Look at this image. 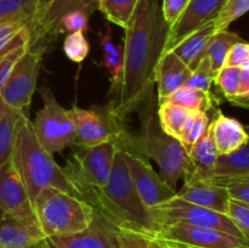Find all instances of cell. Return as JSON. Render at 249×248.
<instances>
[{"label": "cell", "instance_id": "obj_16", "mask_svg": "<svg viewBox=\"0 0 249 248\" xmlns=\"http://www.w3.org/2000/svg\"><path fill=\"white\" fill-rule=\"evenodd\" d=\"M177 196L196 206L213 209L228 214L230 196L226 187L216 185L208 180L185 179L184 186Z\"/></svg>", "mask_w": 249, "mask_h": 248}, {"label": "cell", "instance_id": "obj_9", "mask_svg": "<svg viewBox=\"0 0 249 248\" xmlns=\"http://www.w3.org/2000/svg\"><path fill=\"white\" fill-rule=\"evenodd\" d=\"M155 240L186 248H249L246 240L215 229L189 224H167L151 233Z\"/></svg>", "mask_w": 249, "mask_h": 248}, {"label": "cell", "instance_id": "obj_3", "mask_svg": "<svg viewBox=\"0 0 249 248\" xmlns=\"http://www.w3.org/2000/svg\"><path fill=\"white\" fill-rule=\"evenodd\" d=\"M11 162L26 186L32 203L45 187H55L82 198L65 169L53 159V153L39 142L26 112L21 114L17 123Z\"/></svg>", "mask_w": 249, "mask_h": 248}, {"label": "cell", "instance_id": "obj_34", "mask_svg": "<svg viewBox=\"0 0 249 248\" xmlns=\"http://www.w3.org/2000/svg\"><path fill=\"white\" fill-rule=\"evenodd\" d=\"M215 73L212 70L211 62L207 57H204L201 61L196 70L192 71L191 75L187 79L185 87L191 88V89L201 90L204 92H211L212 87L214 84V79H215Z\"/></svg>", "mask_w": 249, "mask_h": 248}, {"label": "cell", "instance_id": "obj_19", "mask_svg": "<svg viewBox=\"0 0 249 248\" xmlns=\"http://www.w3.org/2000/svg\"><path fill=\"white\" fill-rule=\"evenodd\" d=\"M237 180H249V140L235 152L218 156L213 175L208 181L223 186L225 182Z\"/></svg>", "mask_w": 249, "mask_h": 248}, {"label": "cell", "instance_id": "obj_7", "mask_svg": "<svg viewBox=\"0 0 249 248\" xmlns=\"http://www.w3.org/2000/svg\"><path fill=\"white\" fill-rule=\"evenodd\" d=\"M148 211H150L151 220L155 225V231L162 225L181 223L202 226V228L215 229V230L224 231L236 237L243 238L242 233L240 232L237 226L228 214L196 206L180 198L177 195L168 201L152 207Z\"/></svg>", "mask_w": 249, "mask_h": 248}, {"label": "cell", "instance_id": "obj_40", "mask_svg": "<svg viewBox=\"0 0 249 248\" xmlns=\"http://www.w3.org/2000/svg\"><path fill=\"white\" fill-rule=\"evenodd\" d=\"M229 192L230 199L249 206V180L229 181L223 185Z\"/></svg>", "mask_w": 249, "mask_h": 248}, {"label": "cell", "instance_id": "obj_15", "mask_svg": "<svg viewBox=\"0 0 249 248\" xmlns=\"http://www.w3.org/2000/svg\"><path fill=\"white\" fill-rule=\"evenodd\" d=\"M55 248H121L116 229L96 214L92 223L77 233L49 238Z\"/></svg>", "mask_w": 249, "mask_h": 248}, {"label": "cell", "instance_id": "obj_37", "mask_svg": "<svg viewBox=\"0 0 249 248\" xmlns=\"http://www.w3.org/2000/svg\"><path fill=\"white\" fill-rule=\"evenodd\" d=\"M228 215L232 219L235 225L242 233L243 238L249 243V206L231 199Z\"/></svg>", "mask_w": 249, "mask_h": 248}, {"label": "cell", "instance_id": "obj_17", "mask_svg": "<svg viewBox=\"0 0 249 248\" xmlns=\"http://www.w3.org/2000/svg\"><path fill=\"white\" fill-rule=\"evenodd\" d=\"M191 73L192 71L173 51L163 53L155 71L158 102L169 96L175 90L185 87Z\"/></svg>", "mask_w": 249, "mask_h": 248}, {"label": "cell", "instance_id": "obj_46", "mask_svg": "<svg viewBox=\"0 0 249 248\" xmlns=\"http://www.w3.org/2000/svg\"><path fill=\"white\" fill-rule=\"evenodd\" d=\"M51 1H53V0H39V11H38V14L40 11H43V10L45 9V7L48 6V5L50 4Z\"/></svg>", "mask_w": 249, "mask_h": 248}, {"label": "cell", "instance_id": "obj_28", "mask_svg": "<svg viewBox=\"0 0 249 248\" xmlns=\"http://www.w3.org/2000/svg\"><path fill=\"white\" fill-rule=\"evenodd\" d=\"M22 113H23L22 111L7 107L0 122V168L11 159L15 136H16V126Z\"/></svg>", "mask_w": 249, "mask_h": 248}, {"label": "cell", "instance_id": "obj_26", "mask_svg": "<svg viewBox=\"0 0 249 248\" xmlns=\"http://www.w3.org/2000/svg\"><path fill=\"white\" fill-rule=\"evenodd\" d=\"M140 0H99L97 9L112 23L125 31L130 26Z\"/></svg>", "mask_w": 249, "mask_h": 248}, {"label": "cell", "instance_id": "obj_10", "mask_svg": "<svg viewBox=\"0 0 249 248\" xmlns=\"http://www.w3.org/2000/svg\"><path fill=\"white\" fill-rule=\"evenodd\" d=\"M44 53V49L28 45V50L17 61L6 83L0 89V97L7 107L26 112L31 106Z\"/></svg>", "mask_w": 249, "mask_h": 248}, {"label": "cell", "instance_id": "obj_4", "mask_svg": "<svg viewBox=\"0 0 249 248\" xmlns=\"http://www.w3.org/2000/svg\"><path fill=\"white\" fill-rule=\"evenodd\" d=\"M145 108L140 107L141 133L138 138L141 153L145 157L155 160L160 168V177L163 181L177 191V185L180 179H185L194 172L189 152L177 139L167 135L160 129L157 113L152 106V99L143 102Z\"/></svg>", "mask_w": 249, "mask_h": 248}, {"label": "cell", "instance_id": "obj_50", "mask_svg": "<svg viewBox=\"0 0 249 248\" xmlns=\"http://www.w3.org/2000/svg\"><path fill=\"white\" fill-rule=\"evenodd\" d=\"M245 129H246V131H247V134H248V136H249V125H246Z\"/></svg>", "mask_w": 249, "mask_h": 248}, {"label": "cell", "instance_id": "obj_22", "mask_svg": "<svg viewBox=\"0 0 249 248\" xmlns=\"http://www.w3.org/2000/svg\"><path fill=\"white\" fill-rule=\"evenodd\" d=\"M189 156L194 164V172L185 179L208 180L213 175L219 156L209 126L206 134L192 145Z\"/></svg>", "mask_w": 249, "mask_h": 248}, {"label": "cell", "instance_id": "obj_43", "mask_svg": "<svg viewBox=\"0 0 249 248\" xmlns=\"http://www.w3.org/2000/svg\"><path fill=\"white\" fill-rule=\"evenodd\" d=\"M230 104H232L233 106L242 107V108H248L249 109V94L246 95H237V96L232 97V99L228 100Z\"/></svg>", "mask_w": 249, "mask_h": 248}, {"label": "cell", "instance_id": "obj_13", "mask_svg": "<svg viewBox=\"0 0 249 248\" xmlns=\"http://www.w3.org/2000/svg\"><path fill=\"white\" fill-rule=\"evenodd\" d=\"M226 1L228 0H190L179 18L169 26L164 53L174 49L195 31L215 21Z\"/></svg>", "mask_w": 249, "mask_h": 248}, {"label": "cell", "instance_id": "obj_23", "mask_svg": "<svg viewBox=\"0 0 249 248\" xmlns=\"http://www.w3.org/2000/svg\"><path fill=\"white\" fill-rule=\"evenodd\" d=\"M45 238L39 229L5 215L0 220V248H26Z\"/></svg>", "mask_w": 249, "mask_h": 248}, {"label": "cell", "instance_id": "obj_27", "mask_svg": "<svg viewBox=\"0 0 249 248\" xmlns=\"http://www.w3.org/2000/svg\"><path fill=\"white\" fill-rule=\"evenodd\" d=\"M192 111L185 109L175 105L162 102L158 106L157 117L160 126L167 135L180 140L182 128Z\"/></svg>", "mask_w": 249, "mask_h": 248}, {"label": "cell", "instance_id": "obj_14", "mask_svg": "<svg viewBox=\"0 0 249 248\" xmlns=\"http://www.w3.org/2000/svg\"><path fill=\"white\" fill-rule=\"evenodd\" d=\"M99 7V0H53L32 22L29 46L46 50V40L55 35V29L61 17L67 12L82 10L91 15Z\"/></svg>", "mask_w": 249, "mask_h": 248}, {"label": "cell", "instance_id": "obj_6", "mask_svg": "<svg viewBox=\"0 0 249 248\" xmlns=\"http://www.w3.org/2000/svg\"><path fill=\"white\" fill-rule=\"evenodd\" d=\"M73 146L67 167L63 169L83 198L87 191L107 184L113 167L114 155L119 146L114 141L91 147L78 143Z\"/></svg>", "mask_w": 249, "mask_h": 248}, {"label": "cell", "instance_id": "obj_1", "mask_svg": "<svg viewBox=\"0 0 249 248\" xmlns=\"http://www.w3.org/2000/svg\"><path fill=\"white\" fill-rule=\"evenodd\" d=\"M169 24L163 18L158 0H140L124 35V65L119 100L112 106L123 119L138 111L152 94L155 71L164 53Z\"/></svg>", "mask_w": 249, "mask_h": 248}, {"label": "cell", "instance_id": "obj_5", "mask_svg": "<svg viewBox=\"0 0 249 248\" xmlns=\"http://www.w3.org/2000/svg\"><path fill=\"white\" fill-rule=\"evenodd\" d=\"M45 237L67 236L87 229L96 216L89 202L55 187H45L33 203Z\"/></svg>", "mask_w": 249, "mask_h": 248}, {"label": "cell", "instance_id": "obj_47", "mask_svg": "<svg viewBox=\"0 0 249 248\" xmlns=\"http://www.w3.org/2000/svg\"><path fill=\"white\" fill-rule=\"evenodd\" d=\"M156 242L160 245V248H186V247H179V246H174V245H168V243H164V242H160V241H157L155 240Z\"/></svg>", "mask_w": 249, "mask_h": 248}, {"label": "cell", "instance_id": "obj_30", "mask_svg": "<svg viewBox=\"0 0 249 248\" xmlns=\"http://www.w3.org/2000/svg\"><path fill=\"white\" fill-rule=\"evenodd\" d=\"M211 121L206 112H191L182 128L181 136H180V142L182 143L186 151L189 152L191 150L192 145L198 140L199 138L206 134L208 130V126Z\"/></svg>", "mask_w": 249, "mask_h": 248}, {"label": "cell", "instance_id": "obj_39", "mask_svg": "<svg viewBox=\"0 0 249 248\" xmlns=\"http://www.w3.org/2000/svg\"><path fill=\"white\" fill-rule=\"evenodd\" d=\"M189 1L190 0H163L160 11H162L164 21L169 26H172L186 9Z\"/></svg>", "mask_w": 249, "mask_h": 248}, {"label": "cell", "instance_id": "obj_24", "mask_svg": "<svg viewBox=\"0 0 249 248\" xmlns=\"http://www.w3.org/2000/svg\"><path fill=\"white\" fill-rule=\"evenodd\" d=\"M162 102L175 105V106L182 107V108L192 112H206V113L214 106V99L212 92H204L187 87H182L175 90L173 94L164 97L158 104H162Z\"/></svg>", "mask_w": 249, "mask_h": 248}, {"label": "cell", "instance_id": "obj_12", "mask_svg": "<svg viewBox=\"0 0 249 248\" xmlns=\"http://www.w3.org/2000/svg\"><path fill=\"white\" fill-rule=\"evenodd\" d=\"M124 157L134 186L146 208L158 206L177 195V191L168 186L153 170L148 160L143 158V155L124 151Z\"/></svg>", "mask_w": 249, "mask_h": 248}, {"label": "cell", "instance_id": "obj_48", "mask_svg": "<svg viewBox=\"0 0 249 248\" xmlns=\"http://www.w3.org/2000/svg\"><path fill=\"white\" fill-rule=\"evenodd\" d=\"M241 68H243V70H249V57L247 60L245 61V62L242 63V66H241Z\"/></svg>", "mask_w": 249, "mask_h": 248}, {"label": "cell", "instance_id": "obj_36", "mask_svg": "<svg viewBox=\"0 0 249 248\" xmlns=\"http://www.w3.org/2000/svg\"><path fill=\"white\" fill-rule=\"evenodd\" d=\"M89 17L90 14L82 10H75V11L67 12L63 15L57 22L55 34L66 33H75V32H87L89 29Z\"/></svg>", "mask_w": 249, "mask_h": 248}, {"label": "cell", "instance_id": "obj_11", "mask_svg": "<svg viewBox=\"0 0 249 248\" xmlns=\"http://www.w3.org/2000/svg\"><path fill=\"white\" fill-rule=\"evenodd\" d=\"M0 209L6 216L40 230L33 203L11 159L0 168Z\"/></svg>", "mask_w": 249, "mask_h": 248}, {"label": "cell", "instance_id": "obj_25", "mask_svg": "<svg viewBox=\"0 0 249 248\" xmlns=\"http://www.w3.org/2000/svg\"><path fill=\"white\" fill-rule=\"evenodd\" d=\"M242 39H241V36L238 34L228 31V29L215 32V34L212 38L211 43H209L208 49H207L206 56H204V57H207L209 60L212 70L214 71L215 74L225 65L226 56H228L230 49L236 43H238Z\"/></svg>", "mask_w": 249, "mask_h": 248}, {"label": "cell", "instance_id": "obj_32", "mask_svg": "<svg viewBox=\"0 0 249 248\" xmlns=\"http://www.w3.org/2000/svg\"><path fill=\"white\" fill-rule=\"evenodd\" d=\"M90 44L83 32L70 33L63 40V53L73 62L80 63L88 57Z\"/></svg>", "mask_w": 249, "mask_h": 248}, {"label": "cell", "instance_id": "obj_29", "mask_svg": "<svg viewBox=\"0 0 249 248\" xmlns=\"http://www.w3.org/2000/svg\"><path fill=\"white\" fill-rule=\"evenodd\" d=\"M39 11V0H0V23L33 22Z\"/></svg>", "mask_w": 249, "mask_h": 248}, {"label": "cell", "instance_id": "obj_20", "mask_svg": "<svg viewBox=\"0 0 249 248\" xmlns=\"http://www.w3.org/2000/svg\"><path fill=\"white\" fill-rule=\"evenodd\" d=\"M214 22L197 29L194 33L182 39L174 49L170 51L175 53L191 71L196 70L206 56L207 49L212 38L215 34Z\"/></svg>", "mask_w": 249, "mask_h": 248}, {"label": "cell", "instance_id": "obj_21", "mask_svg": "<svg viewBox=\"0 0 249 248\" xmlns=\"http://www.w3.org/2000/svg\"><path fill=\"white\" fill-rule=\"evenodd\" d=\"M99 44L102 50V66L111 79L109 95L113 92L114 95H119L124 65V45L114 43L111 27H107L105 32H100Z\"/></svg>", "mask_w": 249, "mask_h": 248}, {"label": "cell", "instance_id": "obj_42", "mask_svg": "<svg viewBox=\"0 0 249 248\" xmlns=\"http://www.w3.org/2000/svg\"><path fill=\"white\" fill-rule=\"evenodd\" d=\"M249 94V70H243L241 68L240 75V89H238V95Z\"/></svg>", "mask_w": 249, "mask_h": 248}, {"label": "cell", "instance_id": "obj_8", "mask_svg": "<svg viewBox=\"0 0 249 248\" xmlns=\"http://www.w3.org/2000/svg\"><path fill=\"white\" fill-rule=\"evenodd\" d=\"M43 107L38 111L33 129L36 139L50 153L61 152L75 143L77 134L70 109H66L48 88L39 90Z\"/></svg>", "mask_w": 249, "mask_h": 248}, {"label": "cell", "instance_id": "obj_44", "mask_svg": "<svg viewBox=\"0 0 249 248\" xmlns=\"http://www.w3.org/2000/svg\"><path fill=\"white\" fill-rule=\"evenodd\" d=\"M26 248H55V247H53V243L50 242V240H49L48 237H45L43 238V240L38 241V242L33 243V245L28 246V247Z\"/></svg>", "mask_w": 249, "mask_h": 248}, {"label": "cell", "instance_id": "obj_2", "mask_svg": "<svg viewBox=\"0 0 249 248\" xmlns=\"http://www.w3.org/2000/svg\"><path fill=\"white\" fill-rule=\"evenodd\" d=\"M83 199L89 202L95 213L114 229H129L150 235L155 232L150 211L134 186L124 151L121 147L114 155L107 184L87 191L83 195Z\"/></svg>", "mask_w": 249, "mask_h": 248}, {"label": "cell", "instance_id": "obj_35", "mask_svg": "<svg viewBox=\"0 0 249 248\" xmlns=\"http://www.w3.org/2000/svg\"><path fill=\"white\" fill-rule=\"evenodd\" d=\"M116 232L121 248H160L150 233L129 229H116Z\"/></svg>", "mask_w": 249, "mask_h": 248}, {"label": "cell", "instance_id": "obj_41", "mask_svg": "<svg viewBox=\"0 0 249 248\" xmlns=\"http://www.w3.org/2000/svg\"><path fill=\"white\" fill-rule=\"evenodd\" d=\"M249 57V44L241 40L236 43L229 51L226 56L225 65L226 67H241L242 63Z\"/></svg>", "mask_w": 249, "mask_h": 248}, {"label": "cell", "instance_id": "obj_31", "mask_svg": "<svg viewBox=\"0 0 249 248\" xmlns=\"http://www.w3.org/2000/svg\"><path fill=\"white\" fill-rule=\"evenodd\" d=\"M249 11V0H228L214 21L215 31H225L233 21Z\"/></svg>", "mask_w": 249, "mask_h": 248}, {"label": "cell", "instance_id": "obj_33", "mask_svg": "<svg viewBox=\"0 0 249 248\" xmlns=\"http://www.w3.org/2000/svg\"><path fill=\"white\" fill-rule=\"evenodd\" d=\"M241 67H226L224 66L215 75L214 84L220 89L226 100L237 96L240 89Z\"/></svg>", "mask_w": 249, "mask_h": 248}, {"label": "cell", "instance_id": "obj_18", "mask_svg": "<svg viewBox=\"0 0 249 248\" xmlns=\"http://www.w3.org/2000/svg\"><path fill=\"white\" fill-rule=\"evenodd\" d=\"M209 129L219 156L235 152L249 140L245 125L221 112H218L215 118L209 123Z\"/></svg>", "mask_w": 249, "mask_h": 248}, {"label": "cell", "instance_id": "obj_45", "mask_svg": "<svg viewBox=\"0 0 249 248\" xmlns=\"http://www.w3.org/2000/svg\"><path fill=\"white\" fill-rule=\"evenodd\" d=\"M6 109H7L6 104H5V102L2 101L1 97H0V122H1V119H2V117H4V114H5V112H6Z\"/></svg>", "mask_w": 249, "mask_h": 248}, {"label": "cell", "instance_id": "obj_38", "mask_svg": "<svg viewBox=\"0 0 249 248\" xmlns=\"http://www.w3.org/2000/svg\"><path fill=\"white\" fill-rule=\"evenodd\" d=\"M28 44H23L21 46H17L14 50L10 51L1 61H0V89L4 87V84L6 83L7 78L11 74L12 70H14L15 65L17 63V61L24 55L27 50H28Z\"/></svg>", "mask_w": 249, "mask_h": 248}, {"label": "cell", "instance_id": "obj_49", "mask_svg": "<svg viewBox=\"0 0 249 248\" xmlns=\"http://www.w3.org/2000/svg\"><path fill=\"white\" fill-rule=\"evenodd\" d=\"M4 218H5V213L1 211V209H0V220H1V219H4Z\"/></svg>", "mask_w": 249, "mask_h": 248}]
</instances>
